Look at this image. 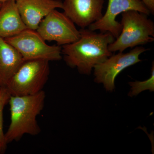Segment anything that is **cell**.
<instances>
[{"instance_id":"6da1fadb","label":"cell","mask_w":154,"mask_h":154,"mask_svg":"<svg viewBox=\"0 0 154 154\" xmlns=\"http://www.w3.org/2000/svg\"><path fill=\"white\" fill-rule=\"evenodd\" d=\"M77 41L62 46L64 60L81 74L90 75L96 65L103 62L113 54L108 45L115 40L109 32L98 33L89 28H81Z\"/></svg>"},{"instance_id":"7a4b0ae2","label":"cell","mask_w":154,"mask_h":154,"mask_svg":"<svg viewBox=\"0 0 154 154\" xmlns=\"http://www.w3.org/2000/svg\"><path fill=\"white\" fill-rule=\"evenodd\" d=\"M45 97L43 91L30 96H11L8 102L11 123L5 133L8 144L20 140L25 134L36 136L40 133L36 118L43 110Z\"/></svg>"},{"instance_id":"3957f363","label":"cell","mask_w":154,"mask_h":154,"mask_svg":"<svg viewBox=\"0 0 154 154\" xmlns=\"http://www.w3.org/2000/svg\"><path fill=\"white\" fill-rule=\"evenodd\" d=\"M146 14L130 10L122 14L121 32L108 45L113 53L123 52L128 48L143 45L154 40V23Z\"/></svg>"},{"instance_id":"277c9868","label":"cell","mask_w":154,"mask_h":154,"mask_svg":"<svg viewBox=\"0 0 154 154\" xmlns=\"http://www.w3.org/2000/svg\"><path fill=\"white\" fill-rule=\"evenodd\" d=\"M49 75V61H24L6 88L12 96L35 95L43 91Z\"/></svg>"},{"instance_id":"5b68a950","label":"cell","mask_w":154,"mask_h":154,"mask_svg":"<svg viewBox=\"0 0 154 154\" xmlns=\"http://www.w3.org/2000/svg\"><path fill=\"white\" fill-rule=\"evenodd\" d=\"M5 39L19 51L24 61L44 60L50 62L62 58L61 46L48 45L36 30L27 28Z\"/></svg>"},{"instance_id":"8992f818","label":"cell","mask_w":154,"mask_h":154,"mask_svg":"<svg viewBox=\"0 0 154 154\" xmlns=\"http://www.w3.org/2000/svg\"><path fill=\"white\" fill-rule=\"evenodd\" d=\"M147 50L142 46H137L126 53L112 54L94 67V82L102 84L106 91L112 92L115 89L117 76L125 69L140 62V56Z\"/></svg>"},{"instance_id":"52a82bcc","label":"cell","mask_w":154,"mask_h":154,"mask_svg":"<svg viewBox=\"0 0 154 154\" xmlns=\"http://www.w3.org/2000/svg\"><path fill=\"white\" fill-rule=\"evenodd\" d=\"M36 31L45 41H55L61 46L75 42L80 36L74 22L56 9L42 19Z\"/></svg>"},{"instance_id":"ba28073f","label":"cell","mask_w":154,"mask_h":154,"mask_svg":"<svg viewBox=\"0 0 154 154\" xmlns=\"http://www.w3.org/2000/svg\"><path fill=\"white\" fill-rule=\"evenodd\" d=\"M134 10L149 16L151 12L141 0H108L107 10L98 21L88 27L90 30L109 32L116 38L121 33L122 26L116 20L123 12Z\"/></svg>"},{"instance_id":"9c48e42d","label":"cell","mask_w":154,"mask_h":154,"mask_svg":"<svg viewBox=\"0 0 154 154\" xmlns=\"http://www.w3.org/2000/svg\"><path fill=\"white\" fill-rule=\"evenodd\" d=\"M104 2V0H64L62 9L75 24L81 28H86L102 17Z\"/></svg>"},{"instance_id":"30bf717a","label":"cell","mask_w":154,"mask_h":154,"mask_svg":"<svg viewBox=\"0 0 154 154\" xmlns=\"http://www.w3.org/2000/svg\"><path fill=\"white\" fill-rule=\"evenodd\" d=\"M16 5L27 28L36 30L42 19L53 10L62 8L61 0H16Z\"/></svg>"},{"instance_id":"8fae6325","label":"cell","mask_w":154,"mask_h":154,"mask_svg":"<svg viewBox=\"0 0 154 154\" xmlns=\"http://www.w3.org/2000/svg\"><path fill=\"white\" fill-rule=\"evenodd\" d=\"M24 60L16 48L0 37V86L6 88Z\"/></svg>"},{"instance_id":"7c38bea8","label":"cell","mask_w":154,"mask_h":154,"mask_svg":"<svg viewBox=\"0 0 154 154\" xmlns=\"http://www.w3.org/2000/svg\"><path fill=\"white\" fill-rule=\"evenodd\" d=\"M27 28L17 8L16 1L2 3L0 8V37H12Z\"/></svg>"},{"instance_id":"4fadbf2b","label":"cell","mask_w":154,"mask_h":154,"mask_svg":"<svg viewBox=\"0 0 154 154\" xmlns=\"http://www.w3.org/2000/svg\"><path fill=\"white\" fill-rule=\"evenodd\" d=\"M11 95L6 88H2L0 91V154H4L7 148L5 133L3 130V111L9 102Z\"/></svg>"},{"instance_id":"5bb4252c","label":"cell","mask_w":154,"mask_h":154,"mask_svg":"<svg viewBox=\"0 0 154 154\" xmlns=\"http://www.w3.org/2000/svg\"><path fill=\"white\" fill-rule=\"evenodd\" d=\"M131 86L130 91L128 95L130 97L137 96L144 91L149 90L151 92L154 91V65L153 62L151 69V75L149 79L143 82L135 81L129 83Z\"/></svg>"},{"instance_id":"9a60e30c","label":"cell","mask_w":154,"mask_h":154,"mask_svg":"<svg viewBox=\"0 0 154 154\" xmlns=\"http://www.w3.org/2000/svg\"><path fill=\"white\" fill-rule=\"evenodd\" d=\"M149 10L151 12V14L154 13V0H141Z\"/></svg>"},{"instance_id":"2e32d148","label":"cell","mask_w":154,"mask_h":154,"mask_svg":"<svg viewBox=\"0 0 154 154\" xmlns=\"http://www.w3.org/2000/svg\"><path fill=\"white\" fill-rule=\"evenodd\" d=\"M8 1H11V0H0V3H3L4 2ZM14 1H16V0H14Z\"/></svg>"},{"instance_id":"e0dca14e","label":"cell","mask_w":154,"mask_h":154,"mask_svg":"<svg viewBox=\"0 0 154 154\" xmlns=\"http://www.w3.org/2000/svg\"><path fill=\"white\" fill-rule=\"evenodd\" d=\"M2 3H0V8H1V6H2Z\"/></svg>"},{"instance_id":"ac0fdd59","label":"cell","mask_w":154,"mask_h":154,"mask_svg":"<svg viewBox=\"0 0 154 154\" xmlns=\"http://www.w3.org/2000/svg\"><path fill=\"white\" fill-rule=\"evenodd\" d=\"M1 88H1V86H0V91H1Z\"/></svg>"}]
</instances>
